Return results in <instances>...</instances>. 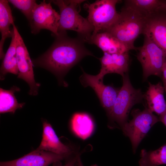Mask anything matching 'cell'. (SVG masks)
<instances>
[{
	"instance_id": "cell-1",
	"label": "cell",
	"mask_w": 166,
	"mask_h": 166,
	"mask_svg": "<svg viewBox=\"0 0 166 166\" xmlns=\"http://www.w3.org/2000/svg\"><path fill=\"white\" fill-rule=\"evenodd\" d=\"M58 33L48 49L32 61L35 66L53 73L59 84L66 87L68 84L64 78L70 69L84 57L93 55L85 47L84 41L78 37L70 38L66 31Z\"/></svg>"
},
{
	"instance_id": "cell-2",
	"label": "cell",
	"mask_w": 166,
	"mask_h": 166,
	"mask_svg": "<svg viewBox=\"0 0 166 166\" xmlns=\"http://www.w3.org/2000/svg\"><path fill=\"white\" fill-rule=\"evenodd\" d=\"M145 18L135 10L124 6L113 23L106 32L114 36L130 50H137L134 42L143 34Z\"/></svg>"
},
{
	"instance_id": "cell-3",
	"label": "cell",
	"mask_w": 166,
	"mask_h": 166,
	"mask_svg": "<svg viewBox=\"0 0 166 166\" xmlns=\"http://www.w3.org/2000/svg\"><path fill=\"white\" fill-rule=\"evenodd\" d=\"M84 0H56L49 1L59 8L60 19L58 32L70 30L77 32L78 37L87 43L94 30V28L87 18L79 13L80 5Z\"/></svg>"
},
{
	"instance_id": "cell-4",
	"label": "cell",
	"mask_w": 166,
	"mask_h": 166,
	"mask_svg": "<svg viewBox=\"0 0 166 166\" xmlns=\"http://www.w3.org/2000/svg\"><path fill=\"white\" fill-rule=\"evenodd\" d=\"M123 84L108 116L110 120L121 128L127 122L129 112L132 107L142 102L144 94L141 90L132 86L128 73L123 77Z\"/></svg>"
},
{
	"instance_id": "cell-5",
	"label": "cell",
	"mask_w": 166,
	"mask_h": 166,
	"mask_svg": "<svg viewBox=\"0 0 166 166\" xmlns=\"http://www.w3.org/2000/svg\"><path fill=\"white\" fill-rule=\"evenodd\" d=\"M144 35L143 44L138 47L136 57L142 66L143 79L145 81L151 75L161 77L166 61V52L148 36Z\"/></svg>"
},
{
	"instance_id": "cell-6",
	"label": "cell",
	"mask_w": 166,
	"mask_h": 166,
	"mask_svg": "<svg viewBox=\"0 0 166 166\" xmlns=\"http://www.w3.org/2000/svg\"><path fill=\"white\" fill-rule=\"evenodd\" d=\"M132 119L121 128L124 135L128 137L135 153L139 144L151 128L160 121L159 117L147 108L142 111L134 109L131 113Z\"/></svg>"
},
{
	"instance_id": "cell-7",
	"label": "cell",
	"mask_w": 166,
	"mask_h": 166,
	"mask_svg": "<svg viewBox=\"0 0 166 166\" xmlns=\"http://www.w3.org/2000/svg\"><path fill=\"white\" fill-rule=\"evenodd\" d=\"M117 0H98L91 3H85L84 8L88 15L87 19L94 28L92 35L105 31L117 18L119 13L116 5Z\"/></svg>"
},
{
	"instance_id": "cell-8",
	"label": "cell",
	"mask_w": 166,
	"mask_h": 166,
	"mask_svg": "<svg viewBox=\"0 0 166 166\" xmlns=\"http://www.w3.org/2000/svg\"><path fill=\"white\" fill-rule=\"evenodd\" d=\"M13 30L16 38V57L18 73L17 77L27 83L30 89L29 94L36 96L41 85L36 82L34 77L33 63L22 38L14 23Z\"/></svg>"
},
{
	"instance_id": "cell-9",
	"label": "cell",
	"mask_w": 166,
	"mask_h": 166,
	"mask_svg": "<svg viewBox=\"0 0 166 166\" xmlns=\"http://www.w3.org/2000/svg\"><path fill=\"white\" fill-rule=\"evenodd\" d=\"M59 14L53 9L51 2L44 0L35 7L30 22L31 32L34 34L45 29L51 31L55 36L59 35Z\"/></svg>"
},
{
	"instance_id": "cell-10",
	"label": "cell",
	"mask_w": 166,
	"mask_h": 166,
	"mask_svg": "<svg viewBox=\"0 0 166 166\" xmlns=\"http://www.w3.org/2000/svg\"><path fill=\"white\" fill-rule=\"evenodd\" d=\"M82 70L83 73L79 78L81 84L84 87L89 86L94 90L108 116L112 110L119 89L112 85H104L103 81L98 80L95 75Z\"/></svg>"
},
{
	"instance_id": "cell-11",
	"label": "cell",
	"mask_w": 166,
	"mask_h": 166,
	"mask_svg": "<svg viewBox=\"0 0 166 166\" xmlns=\"http://www.w3.org/2000/svg\"><path fill=\"white\" fill-rule=\"evenodd\" d=\"M67 157L65 156L37 149L18 159L1 162L0 166H48Z\"/></svg>"
},
{
	"instance_id": "cell-12",
	"label": "cell",
	"mask_w": 166,
	"mask_h": 166,
	"mask_svg": "<svg viewBox=\"0 0 166 166\" xmlns=\"http://www.w3.org/2000/svg\"><path fill=\"white\" fill-rule=\"evenodd\" d=\"M143 34L166 52V11L157 10L146 18Z\"/></svg>"
},
{
	"instance_id": "cell-13",
	"label": "cell",
	"mask_w": 166,
	"mask_h": 166,
	"mask_svg": "<svg viewBox=\"0 0 166 166\" xmlns=\"http://www.w3.org/2000/svg\"><path fill=\"white\" fill-rule=\"evenodd\" d=\"M99 59L101 67L99 73L95 75L98 80L103 81L104 76L109 73H117L123 77L128 73L130 62L128 52L121 54L104 53Z\"/></svg>"
},
{
	"instance_id": "cell-14",
	"label": "cell",
	"mask_w": 166,
	"mask_h": 166,
	"mask_svg": "<svg viewBox=\"0 0 166 166\" xmlns=\"http://www.w3.org/2000/svg\"><path fill=\"white\" fill-rule=\"evenodd\" d=\"M42 123V139L37 149L68 157L73 152L71 148L60 140L51 125L47 121L43 120Z\"/></svg>"
},
{
	"instance_id": "cell-15",
	"label": "cell",
	"mask_w": 166,
	"mask_h": 166,
	"mask_svg": "<svg viewBox=\"0 0 166 166\" xmlns=\"http://www.w3.org/2000/svg\"><path fill=\"white\" fill-rule=\"evenodd\" d=\"M87 43L96 45L104 53L121 54L130 50L123 43L106 31L99 32L92 35Z\"/></svg>"
},
{
	"instance_id": "cell-16",
	"label": "cell",
	"mask_w": 166,
	"mask_h": 166,
	"mask_svg": "<svg viewBox=\"0 0 166 166\" xmlns=\"http://www.w3.org/2000/svg\"><path fill=\"white\" fill-rule=\"evenodd\" d=\"M164 90L160 82L156 84L148 82V87L144 94L146 107L152 113L160 116L166 111V101L164 96Z\"/></svg>"
},
{
	"instance_id": "cell-17",
	"label": "cell",
	"mask_w": 166,
	"mask_h": 166,
	"mask_svg": "<svg viewBox=\"0 0 166 166\" xmlns=\"http://www.w3.org/2000/svg\"><path fill=\"white\" fill-rule=\"evenodd\" d=\"M70 126L73 134L83 140L92 135L95 128L92 117L88 113L84 112L74 113L70 119Z\"/></svg>"
},
{
	"instance_id": "cell-18",
	"label": "cell",
	"mask_w": 166,
	"mask_h": 166,
	"mask_svg": "<svg viewBox=\"0 0 166 166\" xmlns=\"http://www.w3.org/2000/svg\"><path fill=\"white\" fill-rule=\"evenodd\" d=\"M14 23L12 11L8 0H0V30L1 38L0 41V57L3 58L5 53L3 47L5 40L12 37L13 32L10 30V27Z\"/></svg>"
},
{
	"instance_id": "cell-19",
	"label": "cell",
	"mask_w": 166,
	"mask_h": 166,
	"mask_svg": "<svg viewBox=\"0 0 166 166\" xmlns=\"http://www.w3.org/2000/svg\"><path fill=\"white\" fill-rule=\"evenodd\" d=\"M13 32L10 44L3 58L0 67L1 81L5 79L6 75L8 73L18 75L19 72L16 57V38L13 30Z\"/></svg>"
},
{
	"instance_id": "cell-20",
	"label": "cell",
	"mask_w": 166,
	"mask_h": 166,
	"mask_svg": "<svg viewBox=\"0 0 166 166\" xmlns=\"http://www.w3.org/2000/svg\"><path fill=\"white\" fill-rule=\"evenodd\" d=\"M20 88L13 86L9 90L0 88V113H10L14 114L18 109H20L25 105V103H19L14 93L20 91Z\"/></svg>"
},
{
	"instance_id": "cell-21",
	"label": "cell",
	"mask_w": 166,
	"mask_h": 166,
	"mask_svg": "<svg viewBox=\"0 0 166 166\" xmlns=\"http://www.w3.org/2000/svg\"><path fill=\"white\" fill-rule=\"evenodd\" d=\"M140 166H158L166 164V143L158 149L147 151L141 150Z\"/></svg>"
},
{
	"instance_id": "cell-22",
	"label": "cell",
	"mask_w": 166,
	"mask_h": 166,
	"mask_svg": "<svg viewBox=\"0 0 166 166\" xmlns=\"http://www.w3.org/2000/svg\"><path fill=\"white\" fill-rule=\"evenodd\" d=\"M163 0H126L124 6L130 8L146 18L156 11Z\"/></svg>"
},
{
	"instance_id": "cell-23",
	"label": "cell",
	"mask_w": 166,
	"mask_h": 166,
	"mask_svg": "<svg viewBox=\"0 0 166 166\" xmlns=\"http://www.w3.org/2000/svg\"><path fill=\"white\" fill-rule=\"evenodd\" d=\"M9 2L19 9L30 22L37 4L34 0H9Z\"/></svg>"
},
{
	"instance_id": "cell-24",
	"label": "cell",
	"mask_w": 166,
	"mask_h": 166,
	"mask_svg": "<svg viewBox=\"0 0 166 166\" xmlns=\"http://www.w3.org/2000/svg\"><path fill=\"white\" fill-rule=\"evenodd\" d=\"M78 155L68 160L64 165H62L60 161L53 164V166H77V161Z\"/></svg>"
},
{
	"instance_id": "cell-25",
	"label": "cell",
	"mask_w": 166,
	"mask_h": 166,
	"mask_svg": "<svg viewBox=\"0 0 166 166\" xmlns=\"http://www.w3.org/2000/svg\"><path fill=\"white\" fill-rule=\"evenodd\" d=\"M164 91L166 93V61L163 65L161 76Z\"/></svg>"
},
{
	"instance_id": "cell-26",
	"label": "cell",
	"mask_w": 166,
	"mask_h": 166,
	"mask_svg": "<svg viewBox=\"0 0 166 166\" xmlns=\"http://www.w3.org/2000/svg\"><path fill=\"white\" fill-rule=\"evenodd\" d=\"M159 119L166 127V111L163 114L160 116Z\"/></svg>"
},
{
	"instance_id": "cell-27",
	"label": "cell",
	"mask_w": 166,
	"mask_h": 166,
	"mask_svg": "<svg viewBox=\"0 0 166 166\" xmlns=\"http://www.w3.org/2000/svg\"><path fill=\"white\" fill-rule=\"evenodd\" d=\"M159 9L166 11V1L164 0L162 5L159 8Z\"/></svg>"
},
{
	"instance_id": "cell-28",
	"label": "cell",
	"mask_w": 166,
	"mask_h": 166,
	"mask_svg": "<svg viewBox=\"0 0 166 166\" xmlns=\"http://www.w3.org/2000/svg\"><path fill=\"white\" fill-rule=\"evenodd\" d=\"M77 166H84L79 155H78L77 161Z\"/></svg>"
},
{
	"instance_id": "cell-29",
	"label": "cell",
	"mask_w": 166,
	"mask_h": 166,
	"mask_svg": "<svg viewBox=\"0 0 166 166\" xmlns=\"http://www.w3.org/2000/svg\"><path fill=\"white\" fill-rule=\"evenodd\" d=\"M91 166H98L96 164H93Z\"/></svg>"
}]
</instances>
